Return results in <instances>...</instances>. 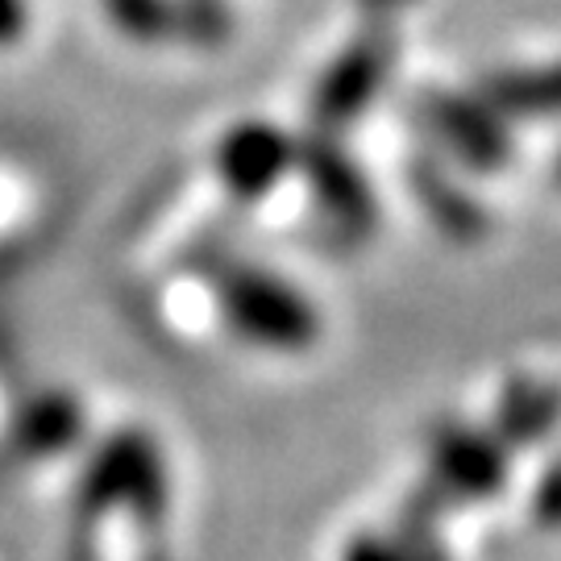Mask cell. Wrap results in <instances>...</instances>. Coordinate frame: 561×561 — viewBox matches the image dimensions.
<instances>
[{
    "mask_svg": "<svg viewBox=\"0 0 561 561\" xmlns=\"http://www.w3.org/2000/svg\"><path fill=\"white\" fill-rule=\"evenodd\" d=\"M221 312L241 341L259 350L300 354L321 337V312L296 283L262 266H233L221 279Z\"/></svg>",
    "mask_w": 561,
    "mask_h": 561,
    "instance_id": "cell-1",
    "label": "cell"
},
{
    "mask_svg": "<svg viewBox=\"0 0 561 561\" xmlns=\"http://www.w3.org/2000/svg\"><path fill=\"white\" fill-rule=\"evenodd\" d=\"M507 482V454L503 445L470 424H442L428 445V479L416 503H408L412 528L433 533V516L458 503L495 500Z\"/></svg>",
    "mask_w": 561,
    "mask_h": 561,
    "instance_id": "cell-2",
    "label": "cell"
},
{
    "mask_svg": "<svg viewBox=\"0 0 561 561\" xmlns=\"http://www.w3.org/2000/svg\"><path fill=\"white\" fill-rule=\"evenodd\" d=\"M424 129L442 141L458 162L474 171H500L512 159V134L503 117L479 96H461V92H433L421 104Z\"/></svg>",
    "mask_w": 561,
    "mask_h": 561,
    "instance_id": "cell-3",
    "label": "cell"
},
{
    "mask_svg": "<svg viewBox=\"0 0 561 561\" xmlns=\"http://www.w3.org/2000/svg\"><path fill=\"white\" fill-rule=\"evenodd\" d=\"M108 21L138 42L217 46L229 38V13L217 0H104Z\"/></svg>",
    "mask_w": 561,
    "mask_h": 561,
    "instance_id": "cell-4",
    "label": "cell"
},
{
    "mask_svg": "<svg viewBox=\"0 0 561 561\" xmlns=\"http://www.w3.org/2000/svg\"><path fill=\"white\" fill-rule=\"evenodd\" d=\"M300 162V146L287 138L283 129L266 121H245L238 129H229L217 146V171L221 180L245 196L259 201L275 183L287 180V171Z\"/></svg>",
    "mask_w": 561,
    "mask_h": 561,
    "instance_id": "cell-5",
    "label": "cell"
},
{
    "mask_svg": "<svg viewBox=\"0 0 561 561\" xmlns=\"http://www.w3.org/2000/svg\"><path fill=\"white\" fill-rule=\"evenodd\" d=\"M391 71V55L382 42H358L354 50H345L321 80L317 92V113L324 125H341V121L358 117L366 104L375 101Z\"/></svg>",
    "mask_w": 561,
    "mask_h": 561,
    "instance_id": "cell-6",
    "label": "cell"
},
{
    "mask_svg": "<svg viewBox=\"0 0 561 561\" xmlns=\"http://www.w3.org/2000/svg\"><path fill=\"white\" fill-rule=\"evenodd\" d=\"M308 175H312V187L321 196V208L350 233H366L370 221H375V196L362 180V171L350 159H341L337 150L329 146H317L308 154Z\"/></svg>",
    "mask_w": 561,
    "mask_h": 561,
    "instance_id": "cell-7",
    "label": "cell"
},
{
    "mask_svg": "<svg viewBox=\"0 0 561 561\" xmlns=\"http://www.w3.org/2000/svg\"><path fill=\"white\" fill-rule=\"evenodd\" d=\"M482 101L500 117H561V59L545 62V67H512V71L491 76L482 88Z\"/></svg>",
    "mask_w": 561,
    "mask_h": 561,
    "instance_id": "cell-8",
    "label": "cell"
},
{
    "mask_svg": "<svg viewBox=\"0 0 561 561\" xmlns=\"http://www.w3.org/2000/svg\"><path fill=\"white\" fill-rule=\"evenodd\" d=\"M341 561H449V553L433 541L428 528L396 524V528H379V533H358L341 549Z\"/></svg>",
    "mask_w": 561,
    "mask_h": 561,
    "instance_id": "cell-9",
    "label": "cell"
},
{
    "mask_svg": "<svg viewBox=\"0 0 561 561\" xmlns=\"http://www.w3.org/2000/svg\"><path fill=\"white\" fill-rule=\"evenodd\" d=\"M553 416H558V396H549L541 387L516 391V396H507V403H503V428L516 442H533V437L549 433Z\"/></svg>",
    "mask_w": 561,
    "mask_h": 561,
    "instance_id": "cell-10",
    "label": "cell"
},
{
    "mask_svg": "<svg viewBox=\"0 0 561 561\" xmlns=\"http://www.w3.org/2000/svg\"><path fill=\"white\" fill-rule=\"evenodd\" d=\"M537 516H545L549 524H561V466L553 474H545L537 486Z\"/></svg>",
    "mask_w": 561,
    "mask_h": 561,
    "instance_id": "cell-11",
    "label": "cell"
},
{
    "mask_svg": "<svg viewBox=\"0 0 561 561\" xmlns=\"http://www.w3.org/2000/svg\"><path fill=\"white\" fill-rule=\"evenodd\" d=\"M25 34V0H0V46H13Z\"/></svg>",
    "mask_w": 561,
    "mask_h": 561,
    "instance_id": "cell-12",
    "label": "cell"
},
{
    "mask_svg": "<svg viewBox=\"0 0 561 561\" xmlns=\"http://www.w3.org/2000/svg\"><path fill=\"white\" fill-rule=\"evenodd\" d=\"M553 175H558V183H561V150H558V162H553Z\"/></svg>",
    "mask_w": 561,
    "mask_h": 561,
    "instance_id": "cell-13",
    "label": "cell"
}]
</instances>
